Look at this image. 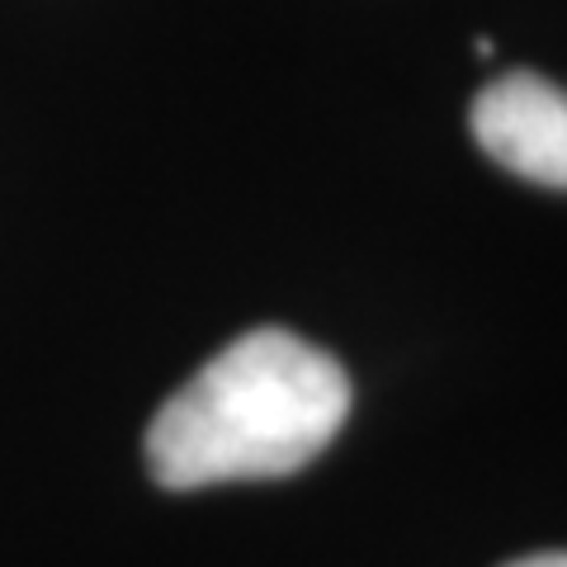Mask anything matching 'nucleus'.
<instances>
[{"label": "nucleus", "mask_w": 567, "mask_h": 567, "mask_svg": "<svg viewBox=\"0 0 567 567\" xmlns=\"http://www.w3.org/2000/svg\"><path fill=\"white\" fill-rule=\"evenodd\" d=\"M473 137L520 181L567 189V91L535 71H511L473 100Z\"/></svg>", "instance_id": "nucleus-2"}, {"label": "nucleus", "mask_w": 567, "mask_h": 567, "mask_svg": "<svg viewBox=\"0 0 567 567\" xmlns=\"http://www.w3.org/2000/svg\"><path fill=\"white\" fill-rule=\"evenodd\" d=\"M350 379L327 350L260 327L194 374L147 425V473L166 492L289 477L350 416Z\"/></svg>", "instance_id": "nucleus-1"}, {"label": "nucleus", "mask_w": 567, "mask_h": 567, "mask_svg": "<svg viewBox=\"0 0 567 567\" xmlns=\"http://www.w3.org/2000/svg\"><path fill=\"white\" fill-rule=\"evenodd\" d=\"M511 567H567V554H535V558H520Z\"/></svg>", "instance_id": "nucleus-3"}]
</instances>
